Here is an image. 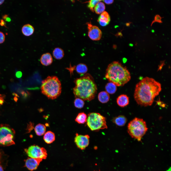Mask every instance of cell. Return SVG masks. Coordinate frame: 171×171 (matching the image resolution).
<instances>
[{
    "mask_svg": "<svg viewBox=\"0 0 171 171\" xmlns=\"http://www.w3.org/2000/svg\"><path fill=\"white\" fill-rule=\"evenodd\" d=\"M0 25L2 26L6 27V23L3 19H1L0 20Z\"/></svg>",
    "mask_w": 171,
    "mask_h": 171,
    "instance_id": "cell-30",
    "label": "cell"
},
{
    "mask_svg": "<svg viewBox=\"0 0 171 171\" xmlns=\"http://www.w3.org/2000/svg\"><path fill=\"white\" fill-rule=\"evenodd\" d=\"M105 77L118 86H122L130 80V74L125 66L118 62L109 64L106 70Z\"/></svg>",
    "mask_w": 171,
    "mask_h": 171,
    "instance_id": "cell-3",
    "label": "cell"
},
{
    "mask_svg": "<svg viewBox=\"0 0 171 171\" xmlns=\"http://www.w3.org/2000/svg\"><path fill=\"white\" fill-rule=\"evenodd\" d=\"M151 32L152 33H154L155 32V31L153 29H152L151 30Z\"/></svg>",
    "mask_w": 171,
    "mask_h": 171,
    "instance_id": "cell-40",
    "label": "cell"
},
{
    "mask_svg": "<svg viewBox=\"0 0 171 171\" xmlns=\"http://www.w3.org/2000/svg\"><path fill=\"white\" fill-rule=\"evenodd\" d=\"M2 18L5 21L10 22L11 21L10 18L7 14H5L3 15Z\"/></svg>",
    "mask_w": 171,
    "mask_h": 171,
    "instance_id": "cell-29",
    "label": "cell"
},
{
    "mask_svg": "<svg viewBox=\"0 0 171 171\" xmlns=\"http://www.w3.org/2000/svg\"><path fill=\"white\" fill-rule=\"evenodd\" d=\"M116 102L117 104L121 107L127 106L129 104L128 97L126 95L122 94L119 96L117 98Z\"/></svg>",
    "mask_w": 171,
    "mask_h": 171,
    "instance_id": "cell-13",
    "label": "cell"
},
{
    "mask_svg": "<svg viewBox=\"0 0 171 171\" xmlns=\"http://www.w3.org/2000/svg\"><path fill=\"white\" fill-rule=\"evenodd\" d=\"M161 90V85L159 82L153 78L146 77L136 85L134 98L137 103L141 106H151Z\"/></svg>",
    "mask_w": 171,
    "mask_h": 171,
    "instance_id": "cell-1",
    "label": "cell"
},
{
    "mask_svg": "<svg viewBox=\"0 0 171 171\" xmlns=\"http://www.w3.org/2000/svg\"><path fill=\"white\" fill-rule=\"evenodd\" d=\"M110 20V16L107 12L104 11L102 13L99 17L98 21L100 24L102 26L108 25Z\"/></svg>",
    "mask_w": 171,
    "mask_h": 171,
    "instance_id": "cell-12",
    "label": "cell"
},
{
    "mask_svg": "<svg viewBox=\"0 0 171 171\" xmlns=\"http://www.w3.org/2000/svg\"><path fill=\"white\" fill-rule=\"evenodd\" d=\"M105 89L109 94H113L115 93L117 90V86L111 82L108 83L106 85Z\"/></svg>",
    "mask_w": 171,
    "mask_h": 171,
    "instance_id": "cell-22",
    "label": "cell"
},
{
    "mask_svg": "<svg viewBox=\"0 0 171 171\" xmlns=\"http://www.w3.org/2000/svg\"><path fill=\"white\" fill-rule=\"evenodd\" d=\"M25 151L30 157L43 160L45 159L47 154L46 149L38 145H33L25 149Z\"/></svg>",
    "mask_w": 171,
    "mask_h": 171,
    "instance_id": "cell-8",
    "label": "cell"
},
{
    "mask_svg": "<svg viewBox=\"0 0 171 171\" xmlns=\"http://www.w3.org/2000/svg\"><path fill=\"white\" fill-rule=\"evenodd\" d=\"M105 3L107 4H110L114 2V0H104L103 1Z\"/></svg>",
    "mask_w": 171,
    "mask_h": 171,
    "instance_id": "cell-32",
    "label": "cell"
},
{
    "mask_svg": "<svg viewBox=\"0 0 171 171\" xmlns=\"http://www.w3.org/2000/svg\"><path fill=\"white\" fill-rule=\"evenodd\" d=\"M4 0H0V5L2 4L4 2Z\"/></svg>",
    "mask_w": 171,
    "mask_h": 171,
    "instance_id": "cell-38",
    "label": "cell"
},
{
    "mask_svg": "<svg viewBox=\"0 0 171 171\" xmlns=\"http://www.w3.org/2000/svg\"><path fill=\"white\" fill-rule=\"evenodd\" d=\"M146 123L143 119L135 118L128 126V132L133 138L140 141L148 130Z\"/></svg>",
    "mask_w": 171,
    "mask_h": 171,
    "instance_id": "cell-5",
    "label": "cell"
},
{
    "mask_svg": "<svg viewBox=\"0 0 171 171\" xmlns=\"http://www.w3.org/2000/svg\"><path fill=\"white\" fill-rule=\"evenodd\" d=\"M42 160L30 157L25 160V166L29 170L32 171L36 169Z\"/></svg>",
    "mask_w": 171,
    "mask_h": 171,
    "instance_id": "cell-11",
    "label": "cell"
},
{
    "mask_svg": "<svg viewBox=\"0 0 171 171\" xmlns=\"http://www.w3.org/2000/svg\"><path fill=\"white\" fill-rule=\"evenodd\" d=\"M98 98L101 103H104L108 102L110 99L109 94L105 91L100 92L98 95Z\"/></svg>",
    "mask_w": 171,
    "mask_h": 171,
    "instance_id": "cell-18",
    "label": "cell"
},
{
    "mask_svg": "<svg viewBox=\"0 0 171 171\" xmlns=\"http://www.w3.org/2000/svg\"><path fill=\"white\" fill-rule=\"evenodd\" d=\"M34 29L33 26L30 24H27L22 27L21 31L22 33L26 36H29L33 33Z\"/></svg>",
    "mask_w": 171,
    "mask_h": 171,
    "instance_id": "cell-15",
    "label": "cell"
},
{
    "mask_svg": "<svg viewBox=\"0 0 171 171\" xmlns=\"http://www.w3.org/2000/svg\"><path fill=\"white\" fill-rule=\"evenodd\" d=\"M76 86L73 88L75 96L83 100L90 101L94 99L97 92V86L93 78L88 74L74 81Z\"/></svg>",
    "mask_w": 171,
    "mask_h": 171,
    "instance_id": "cell-2",
    "label": "cell"
},
{
    "mask_svg": "<svg viewBox=\"0 0 171 171\" xmlns=\"http://www.w3.org/2000/svg\"><path fill=\"white\" fill-rule=\"evenodd\" d=\"M52 54L54 57L57 59H61L63 57L64 52L63 50L60 48H56L53 50Z\"/></svg>",
    "mask_w": 171,
    "mask_h": 171,
    "instance_id": "cell-20",
    "label": "cell"
},
{
    "mask_svg": "<svg viewBox=\"0 0 171 171\" xmlns=\"http://www.w3.org/2000/svg\"><path fill=\"white\" fill-rule=\"evenodd\" d=\"M5 38L4 34L2 32L0 31V44L4 42Z\"/></svg>",
    "mask_w": 171,
    "mask_h": 171,
    "instance_id": "cell-28",
    "label": "cell"
},
{
    "mask_svg": "<svg viewBox=\"0 0 171 171\" xmlns=\"http://www.w3.org/2000/svg\"><path fill=\"white\" fill-rule=\"evenodd\" d=\"M87 116L84 112H81L78 114L75 120L79 124H84L86 122Z\"/></svg>",
    "mask_w": 171,
    "mask_h": 171,
    "instance_id": "cell-23",
    "label": "cell"
},
{
    "mask_svg": "<svg viewBox=\"0 0 171 171\" xmlns=\"http://www.w3.org/2000/svg\"><path fill=\"white\" fill-rule=\"evenodd\" d=\"M55 136L52 132L48 131L44 134L43 139L45 142L47 144H50L53 142L55 140Z\"/></svg>",
    "mask_w": 171,
    "mask_h": 171,
    "instance_id": "cell-17",
    "label": "cell"
},
{
    "mask_svg": "<svg viewBox=\"0 0 171 171\" xmlns=\"http://www.w3.org/2000/svg\"><path fill=\"white\" fill-rule=\"evenodd\" d=\"M112 121L117 126H123L126 123L127 119L124 116L120 115L114 118L113 119Z\"/></svg>",
    "mask_w": 171,
    "mask_h": 171,
    "instance_id": "cell-16",
    "label": "cell"
},
{
    "mask_svg": "<svg viewBox=\"0 0 171 171\" xmlns=\"http://www.w3.org/2000/svg\"><path fill=\"white\" fill-rule=\"evenodd\" d=\"M132 23V22H128L126 23V25L127 27H129L130 26V24Z\"/></svg>",
    "mask_w": 171,
    "mask_h": 171,
    "instance_id": "cell-34",
    "label": "cell"
},
{
    "mask_svg": "<svg viewBox=\"0 0 171 171\" xmlns=\"http://www.w3.org/2000/svg\"><path fill=\"white\" fill-rule=\"evenodd\" d=\"M40 61L43 65L48 66L51 64L53 61V59L51 54L49 53H47L42 55Z\"/></svg>",
    "mask_w": 171,
    "mask_h": 171,
    "instance_id": "cell-14",
    "label": "cell"
},
{
    "mask_svg": "<svg viewBox=\"0 0 171 171\" xmlns=\"http://www.w3.org/2000/svg\"><path fill=\"white\" fill-rule=\"evenodd\" d=\"M75 106L76 108L81 109L83 108L84 105V102L82 99L76 98L74 101Z\"/></svg>",
    "mask_w": 171,
    "mask_h": 171,
    "instance_id": "cell-25",
    "label": "cell"
},
{
    "mask_svg": "<svg viewBox=\"0 0 171 171\" xmlns=\"http://www.w3.org/2000/svg\"><path fill=\"white\" fill-rule=\"evenodd\" d=\"M86 24L87 25L88 36L89 38L93 40H100L102 35L101 30L97 26L93 25L90 22L87 23Z\"/></svg>",
    "mask_w": 171,
    "mask_h": 171,
    "instance_id": "cell-9",
    "label": "cell"
},
{
    "mask_svg": "<svg viewBox=\"0 0 171 171\" xmlns=\"http://www.w3.org/2000/svg\"><path fill=\"white\" fill-rule=\"evenodd\" d=\"M120 32H119L117 34V36H119L121 38V37L122 36H123V35L121 33V31Z\"/></svg>",
    "mask_w": 171,
    "mask_h": 171,
    "instance_id": "cell-35",
    "label": "cell"
},
{
    "mask_svg": "<svg viewBox=\"0 0 171 171\" xmlns=\"http://www.w3.org/2000/svg\"><path fill=\"white\" fill-rule=\"evenodd\" d=\"M100 0H91L89 1L87 5L88 7L89 8L91 11L94 12L93 8L95 7L96 4L99 2L101 1Z\"/></svg>",
    "mask_w": 171,
    "mask_h": 171,
    "instance_id": "cell-26",
    "label": "cell"
},
{
    "mask_svg": "<svg viewBox=\"0 0 171 171\" xmlns=\"http://www.w3.org/2000/svg\"><path fill=\"white\" fill-rule=\"evenodd\" d=\"M14 132L13 130L7 125L0 126V145L9 146L15 144Z\"/></svg>",
    "mask_w": 171,
    "mask_h": 171,
    "instance_id": "cell-7",
    "label": "cell"
},
{
    "mask_svg": "<svg viewBox=\"0 0 171 171\" xmlns=\"http://www.w3.org/2000/svg\"><path fill=\"white\" fill-rule=\"evenodd\" d=\"M105 9L104 4L103 3L100 1L95 5L94 8V10L96 14H99L104 11Z\"/></svg>",
    "mask_w": 171,
    "mask_h": 171,
    "instance_id": "cell-24",
    "label": "cell"
},
{
    "mask_svg": "<svg viewBox=\"0 0 171 171\" xmlns=\"http://www.w3.org/2000/svg\"><path fill=\"white\" fill-rule=\"evenodd\" d=\"M46 129L45 126L41 124H37L34 128V130L36 135L38 136H41L44 134Z\"/></svg>",
    "mask_w": 171,
    "mask_h": 171,
    "instance_id": "cell-19",
    "label": "cell"
},
{
    "mask_svg": "<svg viewBox=\"0 0 171 171\" xmlns=\"http://www.w3.org/2000/svg\"><path fill=\"white\" fill-rule=\"evenodd\" d=\"M164 17H162L158 14L156 15L154 17V19L152 22L151 26H152L153 24L155 22H157L160 23H162V22L161 20V19Z\"/></svg>",
    "mask_w": 171,
    "mask_h": 171,
    "instance_id": "cell-27",
    "label": "cell"
},
{
    "mask_svg": "<svg viewBox=\"0 0 171 171\" xmlns=\"http://www.w3.org/2000/svg\"><path fill=\"white\" fill-rule=\"evenodd\" d=\"M74 142L77 147L81 150L85 149L89 143L90 136L88 135H82L76 134Z\"/></svg>",
    "mask_w": 171,
    "mask_h": 171,
    "instance_id": "cell-10",
    "label": "cell"
},
{
    "mask_svg": "<svg viewBox=\"0 0 171 171\" xmlns=\"http://www.w3.org/2000/svg\"><path fill=\"white\" fill-rule=\"evenodd\" d=\"M129 46L131 47H132L133 46V45L132 43H130L129 44Z\"/></svg>",
    "mask_w": 171,
    "mask_h": 171,
    "instance_id": "cell-39",
    "label": "cell"
},
{
    "mask_svg": "<svg viewBox=\"0 0 171 171\" xmlns=\"http://www.w3.org/2000/svg\"><path fill=\"white\" fill-rule=\"evenodd\" d=\"M4 97V95H0V104H2L3 103Z\"/></svg>",
    "mask_w": 171,
    "mask_h": 171,
    "instance_id": "cell-31",
    "label": "cell"
},
{
    "mask_svg": "<svg viewBox=\"0 0 171 171\" xmlns=\"http://www.w3.org/2000/svg\"><path fill=\"white\" fill-rule=\"evenodd\" d=\"M75 68L77 72L81 75L85 74L88 71L87 66L83 63H81L78 64L76 66Z\"/></svg>",
    "mask_w": 171,
    "mask_h": 171,
    "instance_id": "cell-21",
    "label": "cell"
},
{
    "mask_svg": "<svg viewBox=\"0 0 171 171\" xmlns=\"http://www.w3.org/2000/svg\"><path fill=\"white\" fill-rule=\"evenodd\" d=\"M0 171H4L3 168L1 164H0Z\"/></svg>",
    "mask_w": 171,
    "mask_h": 171,
    "instance_id": "cell-37",
    "label": "cell"
},
{
    "mask_svg": "<svg viewBox=\"0 0 171 171\" xmlns=\"http://www.w3.org/2000/svg\"><path fill=\"white\" fill-rule=\"evenodd\" d=\"M61 88L60 81L56 76H48L42 81V93L49 99H54L58 97Z\"/></svg>",
    "mask_w": 171,
    "mask_h": 171,
    "instance_id": "cell-4",
    "label": "cell"
},
{
    "mask_svg": "<svg viewBox=\"0 0 171 171\" xmlns=\"http://www.w3.org/2000/svg\"><path fill=\"white\" fill-rule=\"evenodd\" d=\"M16 75L17 77V78H20L22 76V73L20 71H18L16 73Z\"/></svg>",
    "mask_w": 171,
    "mask_h": 171,
    "instance_id": "cell-33",
    "label": "cell"
},
{
    "mask_svg": "<svg viewBox=\"0 0 171 171\" xmlns=\"http://www.w3.org/2000/svg\"><path fill=\"white\" fill-rule=\"evenodd\" d=\"M106 118L99 113H89L87 119V126L92 131H97L100 129L107 128Z\"/></svg>",
    "mask_w": 171,
    "mask_h": 171,
    "instance_id": "cell-6",
    "label": "cell"
},
{
    "mask_svg": "<svg viewBox=\"0 0 171 171\" xmlns=\"http://www.w3.org/2000/svg\"><path fill=\"white\" fill-rule=\"evenodd\" d=\"M2 153L0 152V164H1V160L2 158Z\"/></svg>",
    "mask_w": 171,
    "mask_h": 171,
    "instance_id": "cell-36",
    "label": "cell"
}]
</instances>
